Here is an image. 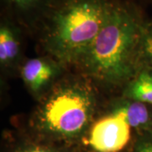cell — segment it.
I'll return each instance as SVG.
<instances>
[{
	"label": "cell",
	"instance_id": "1",
	"mask_svg": "<svg viewBox=\"0 0 152 152\" xmlns=\"http://www.w3.org/2000/svg\"><path fill=\"white\" fill-rule=\"evenodd\" d=\"M144 29L134 14L111 4L101 31L84 53L91 71L109 80L125 77L130 70L132 55L141 42Z\"/></svg>",
	"mask_w": 152,
	"mask_h": 152
},
{
	"label": "cell",
	"instance_id": "2",
	"mask_svg": "<svg viewBox=\"0 0 152 152\" xmlns=\"http://www.w3.org/2000/svg\"><path fill=\"white\" fill-rule=\"evenodd\" d=\"M110 4L107 0H67L52 19L49 43L61 54L85 53L103 26Z\"/></svg>",
	"mask_w": 152,
	"mask_h": 152
},
{
	"label": "cell",
	"instance_id": "3",
	"mask_svg": "<svg viewBox=\"0 0 152 152\" xmlns=\"http://www.w3.org/2000/svg\"><path fill=\"white\" fill-rule=\"evenodd\" d=\"M90 112V101L81 92L65 91L55 96L46 105L44 121L51 130L73 134L86 125Z\"/></svg>",
	"mask_w": 152,
	"mask_h": 152
},
{
	"label": "cell",
	"instance_id": "4",
	"mask_svg": "<svg viewBox=\"0 0 152 152\" xmlns=\"http://www.w3.org/2000/svg\"><path fill=\"white\" fill-rule=\"evenodd\" d=\"M130 139V125L118 110L93 125L89 143L98 152H118Z\"/></svg>",
	"mask_w": 152,
	"mask_h": 152
},
{
	"label": "cell",
	"instance_id": "5",
	"mask_svg": "<svg viewBox=\"0 0 152 152\" xmlns=\"http://www.w3.org/2000/svg\"><path fill=\"white\" fill-rule=\"evenodd\" d=\"M52 75V68L39 58L29 60L22 69L24 80L33 90H39L48 81Z\"/></svg>",
	"mask_w": 152,
	"mask_h": 152
},
{
	"label": "cell",
	"instance_id": "6",
	"mask_svg": "<svg viewBox=\"0 0 152 152\" xmlns=\"http://www.w3.org/2000/svg\"><path fill=\"white\" fill-rule=\"evenodd\" d=\"M129 95L136 102L152 104L151 74L144 72L136 78L129 87Z\"/></svg>",
	"mask_w": 152,
	"mask_h": 152
},
{
	"label": "cell",
	"instance_id": "7",
	"mask_svg": "<svg viewBox=\"0 0 152 152\" xmlns=\"http://www.w3.org/2000/svg\"><path fill=\"white\" fill-rule=\"evenodd\" d=\"M19 52V42L10 27L0 28V60L2 63L13 59Z\"/></svg>",
	"mask_w": 152,
	"mask_h": 152
},
{
	"label": "cell",
	"instance_id": "8",
	"mask_svg": "<svg viewBox=\"0 0 152 152\" xmlns=\"http://www.w3.org/2000/svg\"><path fill=\"white\" fill-rule=\"evenodd\" d=\"M120 113L124 116L125 119L130 127L138 128L145 125L149 121V112L145 105L140 102H135L134 103L129 104L128 106L120 108Z\"/></svg>",
	"mask_w": 152,
	"mask_h": 152
},
{
	"label": "cell",
	"instance_id": "9",
	"mask_svg": "<svg viewBox=\"0 0 152 152\" xmlns=\"http://www.w3.org/2000/svg\"><path fill=\"white\" fill-rule=\"evenodd\" d=\"M10 4L16 6L17 8L22 10H28L33 9L34 7L39 5L42 0H6Z\"/></svg>",
	"mask_w": 152,
	"mask_h": 152
},
{
	"label": "cell",
	"instance_id": "10",
	"mask_svg": "<svg viewBox=\"0 0 152 152\" xmlns=\"http://www.w3.org/2000/svg\"><path fill=\"white\" fill-rule=\"evenodd\" d=\"M141 41L143 42L145 53L152 58V26H149L146 31L144 29Z\"/></svg>",
	"mask_w": 152,
	"mask_h": 152
},
{
	"label": "cell",
	"instance_id": "11",
	"mask_svg": "<svg viewBox=\"0 0 152 152\" xmlns=\"http://www.w3.org/2000/svg\"><path fill=\"white\" fill-rule=\"evenodd\" d=\"M139 152H152V143H147L143 145L140 148Z\"/></svg>",
	"mask_w": 152,
	"mask_h": 152
},
{
	"label": "cell",
	"instance_id": "12",
	"mask_svg": "<svg viewBox=\"0 0 152 152\" xmlns=\"http://www.w3.org/2000/svg\"><path fill=\"white\" fill-rule=\"evenodd\" d=\"M28 152H49V151H46V150H43V149H39V148H37V149H34V150H32V151H28Z\"/></svg>",
	"mask_w": 152,
	"mask_h": 152
}]
</instances>
